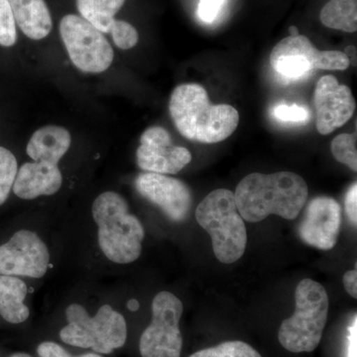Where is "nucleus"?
<instances>
[{
    "mask_svg": "<svg viewBox=\"0 0 357 357\" xmlns=\"http://www.w3.org/2000/svg\"><path fill=\"white\" fill-rule=\"evenodd\" d=\"M289 33H290V36L292 37L298 36V35H300L299 29H298L296 26H291V27L289 28Z\"/></svg>",
    "mask_w": 357,
    "mask_h": 357,
    "instance_id": "473e14b6",
    "label": "nucleus"
},
{
    "mask_svg": "<svg viewBox=\"0 0 357 357\" xmlns=\"http://www.w3.org/2000/svg\"><path fill=\"white\" fill-rule=\"evenodd\" d=\"M128 307L130 311H137V310L139 309V303H138V301L134 299L128 301Z\"/></svg>",
    "mask_w": 357,
    "mask_h": 357,
    "instance_id": "2f4dec72",
    "label": "nucleus"
},
{
    "mask_svg": "<svg viewBox=\"0 0 357 357\" xmlns=\"http://www.w3.org/2000/svg\"><path fill=\"white\" fill-rule=\"evenodd\" d=\"M66 317L68 326L60 332L65 344L103 354H112L126 344V319L109 305L100 307L96 316L91 317L81 305L72 304L66 310Z\"/></svg>",
    "mask_w": 357,
    "mask_h": 357,
    "instance_id": "423d86ee",
    "label": "nucleus"
},
{
    "mask_svg": "<svg viewBox=\"0 0 357 357\" xmlns=\"http://www.w3.org/2000/svg\"><path fill=\"white\" fill-rule=\"evenodd\" d=\"M9 357H32L27 354H23V352H18V354H14L13 356Z\"/></svg>",
    "mask_w": 357,
    "mask_h": 357,
    "instance_id": "72a5a7b5",
    "label": "nucleus"
},
{
    "mask_svg": "<svg viewBox=\"0 0 357 357\" xmlns=\"http://www.w3.org/2000/svg\"><path fill=\"white\" fill-rule=\"evenodd\" d=\"M196 218L210 234L213 252L220 262L230 264L241 258L248 244V231L234 192L227 189L210 192L197 208Z\"/></svg>",
    "mask_w": 357,
    "mask_h": 357,
    "instance_id": "20e7f679",
    "label": "nucleus"
},
{
    "mask_svg": "<svg viewBox=\"0 0 357 357\" xmlns=\"http://www.w3.org/2000/svg\"><path fill=\"white\" fill-rule=\"evenodd\" d=\"M72 137L67 129L47 126L35 131L28 142L26 152L31 159L46 158L59 164L70 146Z\"/></svg>",
    "mask_w": 357,
    "mask_h": 357,
    "instance_id": "f3484780",
    "label": "nucleus"
},
{
    "mask_svg": "<svg viewBox=\"0 0 357 357\" xmlns=\"http://www.w3.org/2000/svg\"><path fill=\"white\" fill-rule=\"evenodd\" d=\"M345 213H347V218L351 220L352 225L356 227L357 223V184L354 183V185L349 188V191L345 196Z\"/></svg>",
    "mask_w": 357,
    "mask_h": 357,
    "instance_id": "c85d7f7f",
    "label": "nucleus"
},
{
    "mask_svg": "<svg viewBox=\"0 0 357 357\" xmlns=\"http://www.w3.org/2000/svg\"><path fill=\"white\" fill-rule=\"evenodd\" d=\"M33 160V163L23 164L17 171L13 187L14 194L23 199L56 194L63 183L58 164L42 157Z\"/></svg>",
    "mask_w": 357,
    "mask_h": 357,
    "instance_id": "2eb2a0df",
    "label": "nucleus"
},
{
    "mask_svg": "<svg viewBox=\"0 0 357 357\" xmlns=\"http://www.w3.org/2000/svg\"><path fill=\"white\" fill-rule=\"evenodd\" d=\"M314 105L317 129L321 135H328L344 126L356 109L351 89L338 83L333 76H324L319 79L314 89Z\"/></svg>",
    "mask_w": 357,
    "mask_h": 357,
    "instance_id": "f8f14e48",
    "label": "nucleus"
},
{
    "mask_svg": "<svg viewBox=\"0 0 357 357\" xmlns=\"http://www.w3.org/2000/svg\"><path fill=\"white\" fill-rule=\"evenodd\" d=\"M357 344V319L354 316L351 326L349 328V337H347V357H356Z\"/></svg>",
    "mask_w": 357,
    "mask_h": 357,
    "instance_id": "c756f323",
    "label": "nucleus"
},
{
    "mask_svg": "<svg viewBox=\"0 0 357 357\" xmlns=\"http://www.w3.org/2000/svg\"><path fill=\"white\" fill-rule=\"evenodd\" d=\"M17 171V160L13 152L0 146V206L8 198Z\"/></svg>",
    "mask_w": 357,
    "mask_h": 357,
    "instance_id": "4be33fe9",
    "label": "nucleus"
},
{
    "mask_svg": "<svg viewBox=\"0 0 357 357\" xmlns=\"http://www.w3.org/2000/svg\"><path fill=\"white\" fill-rule=\"evenodd\" d=\"M138 166L148 173L177 174L192 161L187 148L175 146L165 128L152 126L143 132L136 152Z\"/></svg>",
    "mask_w": 357,
    "mask_h": 357,
    "instance_id": "9b49d317",
    "label": "nucleus"
},
{
    "mask_svg": "<svg viewBox=\"0 0 357 357\" xmlns=\"http://www.w3.org/2000/svg\"><path fill=\"white\" fill-rule=\"evenodd\" d=\"M190 357H262L259 352L250 347L248 344L239 340L234 342H225L210 347V349H202L195 352Z\"/></svg>",
    "mask_w": 357,
    "mask_h": 357,
    "instance_id": "412c9836",
    "label": "nucleus"
},
{
    "mask_svg": "<svg viewBox=\"0 0 357 357\" xmlns=\"http://www.w3.org/2000/svg\"><path fill=\"white\" fill-rule=\"evenodd\" d=\"M109 34L114 39L115 46L121 50L133 48L139 41V35L135 27L123 20H115L110 28Z\"/></svg>",
    "mask_w": 357,
    "mask_h": 357,
    "instance_id": "b1692460",
    "label": "nucleus"
},
{
    "mask_svg": "<svg viewBox=\"0 0 357 357\" xmlns=\"http://www.w3.org/2000/svg\"><path fill=\"white\" fill-rule=\"evenodd\" d=\"M60 34L70 61L82 72L100 74L112 64L114 52L102 31L76 14L60 22Z\"/></svg>",
    "mask_w": 357,
    "mask_h": 357,
    "instance_id": "6e6552de",
    "label": "nucleus"
},
{
    "mask_svg": "<svg viewBox=\"0 0 357 357\" xmlns=\"http://www.w3.org/2000/svg\"><path fill=\"white\" fill-rule=\"evenodd\" d=\"M126 0H77V10L89 23L102 33H109Z\"/></svg>",
    "mask_w": 357,
    "mask_h": 357,
    "instance_id": "6ab92c4d",
    "label": "nucleus"
},
{
    "mask_svg": "<svg viewBox=\"0 0 357 357\" xmlns=\"http://www.w3.org/2000/svg\"><path fill=\"white\" fill-rule=\"evenodd\" d=\"M27 286L14 276L0 275V314L10 324H21L29 318L24 304Z\"/></svg>",
    "mask_w": 357,
    "mask_h": 357,
    "instance_id": "a211bd4d",
    "label": "nucleus"
},
{
    "mask_svg": "<svg viewBox=\"0 0 357 357\" xmlns=\"http://www.w3.org/2000/svg\"><path fill=\"white\" fill-rule=\"evenodd\" d=\"M17 41L15 21L7 0H0V45L13 47Z\"/></svg>",
    "mask_w": 357,
    "mask_h": 357,
    "instance_id": "393cba45",
    "label": "nucleus"
},
{
    "mask_svg": "<svg viewBox=\"0 0 357 357\" xmlns=\"http://www.w3.org/2000/svg\"><path fill=\"white\" fill-rule=\"evenodd\" d=\"M272 69L288 79H299L316 70H344L351 65L340 51H319L304 35L289 36L274 47L270 55Z\"/></svg>",
    "mask_w": 357,
    "mask_h": 357,
    "instance_id": "0eeeda50",
    "label": "nucleus"
},
{
    "mask_svg": "<svg viewBox=\"0 0 357 357\" xmlns=\"http://www.w3.org/2000/svg\"><path fill=\"white\" fill-rule=\"evenodd\" d=\"M50 253L35 232L20 230L0 246V275L42 278L48 270Z\"/></svg>",
    "mask_w": 357,
    "mask_h": 357,
    "instance_id": "9d476101",
    "label": "nucleus"
},
{
    "mask_svg": "<svg viewBox=\"0 0 357 357\" xmlns=\"http://www.w3.org/2000/svg\"><path fill=\"white\" fill-rule=\"evenodd\" d=\"M328 296L325 288L312 279H304L296 289V311L282 321L279 342L295 354L312 352L323 337L328 314Z\"/></svg>",
    "mask_w": 357,
    "mask_h": 357,
    "instance_id": "39448f33",
    "label": "nucleus"
},
{
    "mask_svg": "<svg viewBox=\"0 0 357 357\" xmlns=\"http://www.w3.org/2000/svg\"><path fill=\"white\" fill-rule=\"evenodd\" d=\"M272 114H273L275 119L284 122H305L310 117L307 109L297 105H276Z\"/></svg>",
    "mask_w": 357,
    "mask_h": 357,
    "instance_id": "a878e982",
    "label": "nucleus"
},
{
    "mask_svg": "<svg viewBox=\"0 0 357 357\" xmlns=\"http://www.w3.org/2000/svg\"><path fill=\"white\" fill-rule=\"evenodd\" d=\"M344 284L345 290L352 298H357V271L351 270L347 271L344 276Z\"/></svg>",
    "mask_w": 357,
    "mask_h": 357,
    "instance_id": "7c9ffc66",
    "label": "nucleus"
},
{
    "mask_svg": "<svg viewBox=\"0 0 357 357\" xmlns=\"http://www.w3.org/2000/svg\"><path fill=\"white\" fill-rule=\"evenodd\" d=\"M225 0H199L198 15L204 23L215 20L225 4Z\"/></svg>",
    "mask_w": 357,
    "mask_h": 357,
    "instance_id": "bb28decb",
    "label": "nucleus"
},
{
    "mask_svg": "<svg viewBox=\"0 0 357 357\" xmlns=\"http://www.w3.org/2000/svg\"><path fill=\"white\" fill-rule=\"evenodd\" d=\"M98 227V244L110 261L128 264L139 258L145 231L142 223L128 211V204L114 192L100 194L93 204Z\"/></svg>",
    "mask_w": 357,
    "mask_h": 357,
    "instance_id": "7ed1b4c3",
    "label": "nucleus"
},
{
    "mask_svg": "<svg viewBox=\"0 0 357 357\" xmlns=\"http://www.w3.org/2000/svg\"><path fill=\"white\" fill-rule=\"evenodd\" d=\"M307 185L292 172L249 174L237 185L234 199L244 220L259 222L270 215L295 220L306 204Z\"/></svg>",
    "mask_w": 357,
    "mask_h": 357,
    "instance_id": "f257e3e1",
    "label": "nucleus"
},
{
    "mask_svg": "<svg viewBox=\"0 0 357 357\" xmlns=\"http://www.w3.org/2000/svg\"><path fill=\"white\" fill-rule=\"evenodd\" d=\"M340 229V204L330 197H317L307 204L298 232L305 243L330 250L337 243Z\"/></svg>",
    "mask_w": 357,
    "mask_h": 357,
    "instance_id": "4468645a",
    "label": "nucleus"
},
{
    "mask_svg": "<svg viewBox=\"0 0 357 357\" xmlns=\"http://www.w3.org/2000/svg\"><path fill=\"white\" fill-rule=\"evenodd\" d=\"M182 302L170 292L157 294L152 303V321L140 337L142 357H180L183 337L180 323Z\"/></svg>",
    "mask_w": 357,
    "mask_h": 357,
    "instance_id": "1a4fd4ad",
    "label": "nucleus"
},
{
    "mask_svg": "<svg viewBox=\"0 0 357 357\" xmlns=\"http://www.w3.org/2000/svg\"><path fill=\"white\" fill-rule=\"evenodd\" d=\"M326 27L354 33L357 30V0H330L319 14Z\"/></svg>",
    "mask_w": 357,
    "mask_h": 357,
    "instance_id": "aec40b11",
    "label": "nucleus"
},
{
    "mask_svg": "<svg viewBox=\"0 0 357 357\" xmlns=\"http://www.w3.org/2000/svg\"><path fill=\"white\" fill-rule=\"evenodd\" d=\"M40 357H102L96 354H86L83 356H73L61 345L52 342H42L37 349Z\"/></svg>",
    "mask_w": 357,
    "mask_h": 357,
    "instance_id": "cd10ccee",
    "label": "nucleus"
},
{
    "mask_svg": "<svg viewBox=\"0 0 357 357\" xmlns=\"http://www.w3.org/2000/svg\"><path fill=\"white\" fill-rule=\"evenodd\" d=\"M333 157L340 163L349 166L354 172L357 171V150L356 134H340L331 145Z\"/></svg>",
    "mask_w": 357,
    "mask_h": 357,
    "instance_id": "5701e85b",
    "label": "nucleus"
},
{
    "mask_svg": "<svg viewBox=\"0 0 357 357\" xmlns=\"http://www.w3.org/2000/svg\"><path fill=\"white\" fill-rule=\"evenodd\" d=\"M15 24L28 38H46L53 28V20L45 0H7Z\"/></svg>",
    "mask_w": 357,
    "mask_h": 357,
    "instance_id": "dca6fc26",
    "label": "nucleus"
},
{
    "mask_svg": "<svg viewBox=\"0 0 357 357\" xmlns=\"http://www.w3.org/2000/svg\"><path fill=\"white\" fill-rule=\"evenodd\" d=\"M169 110L178 132L187 139L206 144L227 139L239 123L234 107L211 105L206 89L197 84H180L174 89Z\"/></svg>",
    "mask_w": 357,
    "mask_h": 357,
    "instance_id": "f03ea898",
    "label": "nucleus"
},
{
    "mask_svg": "<svg viewBox=\"0 0 357 357\" xmlns=\"http://www.w3.org/2000/svg\"><path fill=\"white\" fill-rule=\"evenodd\" d=\"M135 187L143 198L159 206L173 222H183L189 217L192 195L182 181L162 174L144 173L136 178Z\"/></svg>",
    "mask_w": 357,
    "mask_h": 357,
    "instance_id": "ddd939ff",
    "label": "nucleus"
}]
</instances>
